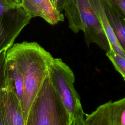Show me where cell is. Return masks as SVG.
I'll return each mask as SVG.
<instances>
[{
	"label": "cell",
	"instance_id": "6da1fadb",
	"mask_svg": "<svg viewBox=\"0 0 125 125\" xmlns=\"http://www.w3.org/2000/svg\"><path fill=\"white\" fill-rule=\"evenodd\" d=\"M7 51L16 58L22 71L24 89L21 105L25 121L30 107L49 74L53 57L36 42L15 43Z\"/></svg>",
	"mask_w": 125,
	"mask_h": 125
},
{
	"label": "cell",
	"instance_id": "7a4b0ae2",
	"mask_svg": "<svg viewBox=\"0 0 125 125\" xmlns=\"http://www.w3.org/2000/svg\"><path fill=\"white\" fill-rule=\"evenodd\" d=\"M72 121L48 74L30 107L24 125H71Z\"/></svg>",
	"mask_w": 125,
	"mask_h": 125
},
{
	"label": "cell",
	"instance_id": "3957f363",
	"mask_svg": "<svg viewBox=\"0 0 125 125\" xmlns=\"http://www.w3.org/2000/svg\"><path fill=\"white\" fill-rule=\"evenodd\" d=\"M63 10L69 28L75 33L82 31L87 46L96 43L106 52L113 49L90 0H65Z\"/></svg>",
	"mask_w": 125,
	"mask_h": 125
},
{
	"label": "cell",
	"instance_id": "277c9868",
	"mask_svg": "<svg viewBox=\"0 0 125 125\" xmlns=\"http://www.w3.org/2000/svg\"><path fill=\"white\" fill-rule=\"evenodd\" d=\"M52 83L72 120L84 118V113L79 94L74 83L72 70L61 58H53L49 67Z\"/></svg>",
	"mask_w": 125,
	"mask_h": 125
},
{
	"label": "cell",
	"instance_id": "5b68a950",
	"mask_svg": "<svg viewBox=\"0 0 125 125\" xmlns=\"http://www.w3.org/2000/svg\"><path fill=\"white\" fill-rule=\"evenodd\" d=\"M31 17L21 6L0 0V52L7 50L13 44Z\"/></svg>",
	"mask_w": 125,
	"mask_h": 125
},
{
	"label": "cell",
	"instance_id": "8992f818",
	"mask_svg": "<svg viewBox=\"0 0 125 125\" xmlns=\"http://www.w3.org/2000/svg\"><path fill=\"white\" fill-rule=\"evenodd\" d=\"M85 115L86 125H125V97L113 102L110 101Z\"/></svg>",
	"mask_w": 125,
	"mask_h": 125
},
{
	"label": "cell",
	"instance_id": "52a82bcc",
	"mask_svg": "<svg viewBox=\"0 0 125 125\" xmlns=\"http://www.w3.org/2000/svg\"><path fill=\"white\" fill-rule=\"evenodd\" d=\"M21 6L31 18L42 17L51 25L64 21V15L55 8L50 0H21Z\"/></svg>",
	"mask_w": 125,
	"mask_h": 125
},
{
	"label": "cell",
	"instance_id": "ba28073f",
	"mask_svg": "<svg viewBox=\"0 0 125 125\" xmlns=\"http://www.w3.org/2000/svg\"><path fill=\"white\" fill-rule=\"evenodd\" d=\"M5 78V88L13 91L21 103L24 89L22 71L16 58L7 50L6 54Z\"/></svg>",
	"mask_w": 125,
	"mask_h": 125
},
{
	"label": "cell",
	"instance_id": "9c48e42d",
	"mask_svg": "<svg viewBox=\"0 0 125 125\" xmlns=\"http://www.w3.org/2000/svg\"><path fill=\"white\" fill-rule=\"evenodd\" d=\"M2 103L5 125H24L21 103L13 91L3 88Z\"/></svg>",
	"mask_w": 125,
	"mask_h": 125
},
{
	"label": "cell",
	"instance_id": "30bf717a",
	"mask_svg": "<svg viewBox=\"0 0 125 125\" xmlns=\"http://www.w3.org/2000/svg\"><path fill=\"white\" fill-rule=\"evenodd\" d=\"M105 13L120 45L125 51V16L108 0H102Z\"/></svg>",
	"mask_w": 125,
	"mask_h": 125
},
{
	"label": "cell",
	"instance_id": "8fae6325",
	"mask_svg": "<svg viewBox=\"0 0 125 125\" xmlns=\"http://www.w3.org/2000/svg\"><path fill=\"white\" fill-rule=\"evenodd\" d=\"M91 5L96 13L102 27L115 52L125 58V51L118 42L105 13L102 0H90Z\"/></svg>",
	"mask_w": 125,
	"mask_h": 125
},
{
	"label": "cell",
	"instance_id": "7c38bea8",
	"mask_svg": "<svg viewBox=\"0 0 125 125\" xmlns=\"http://www.w3.org/2000/svg\"><path fill=\"white\" fill-rule=\"evenodd\" d=\"M106 55L125 81V58L117 53L113 49L106 52Z\"/></svg>",
	"mask_w": 125,
	"mask_h": 125
},
{
	"label": "cell",
	"instance_id": "4fadbf2b",
	"mask_svg": "<svg viewBox=\"0 0 125 125\" xmlns=\"http://www.w3.org/2000/svg\"><path fill=\"white\" fill-rule=\"evenodd\" d=\"M7 50L0 52V90L5 87V69Z\"/></svg>",
	"mask_w": 125,
	"mask_h": 125
},
{
	"label": "cell",
	"instance_id": "5bb4252c",
	"mask_svg": "<svg viewBox=\"0 0 125 125\" xmlns=\"http://www.w3.org/2000/svg\"><path fill=\"white\" fill-rule=\"evenodd\" d=\"M125 16V0H108Z\"/></svg>",
	"mask_w": 125,
	"mask_h": 125
},
{
	"label": "cell",
	"instance_id": "9a60e30c",
	"mask_svg": "<svg viewBox=\"0 0 125 125\" xmlns=\"http://www.w3.org/2000/svg\"><path fill=\"white\" fill-rule=\"evenodd\" d=\"M55 8L62 13L63 10V6L65 0H50Z\"/></svg>",
	"mask_w": 125,
	"mask_h": 125
},
{
	"label": "cell",
	"instance_id": "2e32d148",
	"mask_svg": "<svg viewBox=\"0 0 125 125\" xmlns=\"http://www.w3.org/2000/svg\"><path fill=\"white\" fill-rule=\"evenodd\" d=\"M2 94L3 89L0 90V125H5L3 110V103H2Z\"/></svg>",
	"mask_w": 125,
	"mask_h": 125
},
{
	"label": "cell",
	"instance_id": "e0dca14e",
	"mask_svg": "<svg viewBox=\"0 0 125 125\" xmlns=\"http://www.w3.org/2000/svg\"><path fill=\"white\" fill-rule=\"evenodd\" d=\"M71 125H86L84 122V118L76 119L72 121Z\"/></svg>",
	"mask_w": 125,
	"mask_h": 125
},
{
	"label": "cell",
	"instance_id": "ac0fdd59",
	"mask_svg": "<svg viewBox=\"0 0 125 125\" xmlns=\"http://www.w3.org/2000/svg\"><path fill=\"white\" fill-rule=\"evenodd\" d=\"M8 2L16 6H21V0H6Z\"/></svg>",
	"mask_w": 125,
	"mask_h": 125
}]
</instances>
